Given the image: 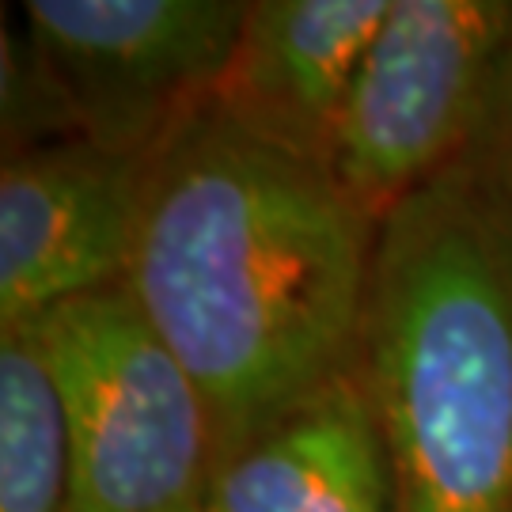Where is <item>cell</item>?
Here are the masks:
<instances>
[{"mask_svg": "<svg viewBox=\"0 0 512 512\" xmlns=\"http://www.w3.org/2000/svg\"><path fill=\"white\" fill-rule=\"evenodd\" d=\"M380 224L205 103L160 148L122 285L213 414L217 463L357 368Z\"/></svg>", "mask_w": 512, "mask_h": 512, "instance_id": "obj_1", "label": "cell"}, {"mask_svg": "<svg viewBox=\"0 0 512 512\" xmlns=\"http://www.w3.org/2000/svg\"><path fill=\"white\" fill-rule=\"evenodd\" d=\"M357 380L391 512H512V262L459 164L380 224Z\"/></svg>", "mask_w": 512, "mask_h": 512, "instance_id": "obj_2", "label": "cell"}, {"mask_svg": "<svg viewBox=\"0 0 512 512\" xmlns=\"http://www.w3.org/2000/svg\"><path fill=\"white\" fill-rule=\"evenodd\" d=\"M38 334L69 421V512L202 505L217 456L213 414L126 285L46 311Z\"/></svg>", "mask_w": 512, "mask_h": 512, "instance_id": "obj_3", "label": "cell"}, {"mask_svg": "<svg viewBox=\"0 0 512 512\" xmlns=\"http://www.w3.org/2000/svg\"><path fill=\"white\" fill-rule=\"evenodd\" d=\"M512 54V0H391L330 129L327 171L384 224L463 160Z\"/></svg>", "mask_w": 512, "mask_h": 512, "instance_id": "obj_4", "label": "cell"}, {"mask_svg": "<svg viewBox=\"0 0 512 512\" xmlns=\"http://www.w3.org/2000/svg\"><path fill=\"white\" fill-rule=\"evenodd\" d=\"M243 19L236 0H27V65L57 133L152 152L213 103Z\"/></svg>", "mask_w": 512, "mask_h": 512, "instance_id": "obj_5", "label": "cell"}, {"mask_svg": "<svg viewBox=\"0 0 512 512\" xmlns=\"http://www.w3.org/2000/svg\"><path fill=\"white\" fill-rule=\"evenodd\" d=\"M160 148L129 152L61 133L0 171V327L38 323L126 277Z\"/></svg>", "mask_w": 512, "mask_h": 512, "instance_id": "obj_6", "label": "cell"}, {"mask_svg": "<svg viewBox=\"0 0 512 512\" xmlns=\"http://www.w3.org/2000/svg\"><path fill=\"white\" fill-rule=\"evenodd\" d=\"M391 0H255L220 76L213 107L266 145L323 164Z\"/></svg>", "mask_w": 512, "mask_h": 512, "instance_id": "obj_7", "label": "cell"}, {"mask_svg": "<svg viewBox=\"0 0 512 512\" xmlns=\"http://www.w3.org/2000/svg\"><path fill=\"white\" fill-rule=\"evenodd\" d=\"M205 512H391L384 440L357 368L213 463Z\"/></svg>", "mask_w": 512, "mask_h": 512, "instance_id": "obj_8", "label": "cell"}, {"mask_svg": "<svg viewBox=\"0 0 512 512\" xmlns=\"http://www.w3.org/2000/svg\"><path fill=\"white\" fill-rule=\"evenodd\" d=\"M69 421L38 323L0 327V512H69Z\"/></svg>", "mask_w": 512, "mask_h": 512, "instance_id": "obj_9", "label": "cell"}, {"mask_svg": "<svg viewBox=\"0 0 512 512\" xmlns=\"http://www.w3.org/2000/svg\"><path fill=\"white\" fill-rule=\"evenodd\" d=\"M459 167L467 171L478 205L486 209L512 262V54L497 73L494 95Z\"/></svg>", "mask_w": 512, "mask_h": 512, "instance_id": "obj_10", "label": "cell"}, {"mask_svg": "<svg viewBox=\"0 0 512 512\" xmlns=\"http://www.w3.org/2000/svg\"><path fill=\"white\" fill-rule=\"evenodd\" d=\"M175 512H205V505H183V509H175Z\"/></svg>", "mask_w": 512, "mask_h": 512, "instance_id": "obj_11", "label": "cell"}]
</instances>
